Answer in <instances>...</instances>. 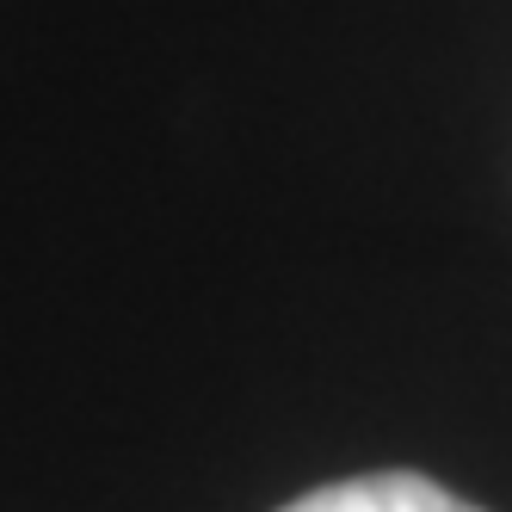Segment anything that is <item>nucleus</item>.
I'll return each instance as SVG.
<instances>
[{"mask_svg": "<svg viewBox=\"0 0 512 512\" xmlns=\"http://www.w3.org/2000/svg\"><path fill=\"white\" fill-rule=\"evenodd\" d=\"M284 512H475V506H463L426 475H352V482L290 500Z\"/></svg>", "mask_w": 512, "mask_h": 512, "instance_id": "obj_1", "label": "nucleus"}]
</instances>
